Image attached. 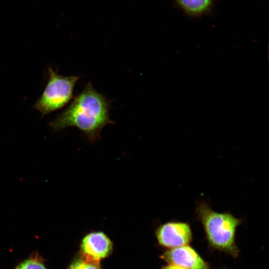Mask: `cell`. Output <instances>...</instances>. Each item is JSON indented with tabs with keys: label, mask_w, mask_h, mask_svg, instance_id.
<instances>
[{
	"label": "cell",
	"mask_w": 269,
	"mask_h": 269,
	"mask_svg": "<svg viewBox=\"0 0 269 269\" xmlns=\"http://www.w3.org/2000/svg\"><path fill=\"white\" fill-rule=\"evenodd\" d=\"M69 269H101L100 261L94 260L83 256L75 259Z\"/></svg>",
	"instance_id": "cell-9"
},
{
	"label": "cell",
	"mask_w": 269,
	"mask_h": 269,
	"mask_svg": "<svg viewBox=\"0 0 269 269\" xmlns=\"http://www.w3.org/2000/svg\"><path fill=\"white\" fill-rule=\"evenodd\" d=\"M110 101L89 82L71 104L50 123L57 131L74 127L92 141L96 140L102 129L113 124L109 117Z\"/></svg>",
	"instance_id": "cell-1"
},
{
	"label": "cell",
	"mask_w": 269,
	"mask_h": 269,
	"mask_svg": "<svg viewBox=\"0 0 269 269\" xmlns=\"http://www.w3.org/2000/svg\"><path fill=\"white\" fill-rule=\"evenodd\" d=\"M14 269H47L41 257L37 253L18 264Z\"/></svg>",
	"instance_id": "cell-8"
},
{
	"label": "cell",
	"mask_w": 269,
	"mask_h": 269,
	"mask_svg": "<svg viewBox=\"0 0 269 269\" xmlns=\"http://www.w3.org/2000/svg\"><path fill=\"white\" fill-rule=\"evenodd\" d=\"M178 4L187 12L199 14L210 7L212 0H177Z\"/></svg>",
	"instance_id": "cell-7"
},
{
	"label": "cell",
	"mask_w": 269,
	"mask_h": 269,
	"mask_svg": "<svg viewBox=\"0 0 269 269\" xmlns=\"http://www.w3.org/2000/svg\"><path fill=\"white\" fill-rule=\"evenodd\" d=\"M161 258L168 264L187 269H211L208 264L188 245L170 249Z\"/></svg>",
	"instance_id": "cell-6"
},
{
	"label": "cell",
	"mask_w": 269,
	"mask_h": 269,
	"mask_svg": "<svg viewBox=\"0 0 269 269\" xmlns=\"http://www.w3.org/2000/svg\"><path fill=\"white\" fill-rule=\"evenodd\" d=\"M47 85L34 107L44 116L65 106L72 98L74 86L79 77L64 76L49 68Z\"/></svg>",
	"instance_id": "cell-3"
},
{
	"label": "cell",
	"mask_w": 269,
	"mask_h": 269,
	"mask_svg": "<svg viewBox=\"0 0 269 269\" xmlns=\"http://www.w3.org/2000/svg\"><path fill=\"white\" fill-rule=\"evenodd\" d=\"M162 269H187L180 266L169 264L168 265L163 267Z\"/></svg>",
	"instance_id": "cell-10"
},
{
	"label": "cell",
	"mask_w": 269,
	"mask_h": 269,
	"mask_svg": "<svg viewBox=\"0 0 269 269\" xmlns=\"http://www.w3.org/2000/svg\"><path fill=\"white\" fill-rule=\"evenodd\" d=\"M113 247V242L104 232H92L82 239L80 251L82 256L100 261L112 253Z\"/></svg>",
	"instance_id": "cell-5"
},
{
	"label": "cell",
	"mask_w": 269,
	"mask_h": 269,
	"mask_svg": "<svg viewBox=\"0 0 269 269\" xmlns=\"http://www.w3.org/2000/svg\"><path fill=\"white\" fill-rule=\"evenodd\" d=\"M195 215L203 226L210 247L233 256L238 255L236 235L238 227L243 223L242 219L230 212L215 211L203 201L197 203Z\"/></svg>",
	"instance_id": "cell-2"
},
{
	"label": "cell",
	"mask_w": 269,
	"mask_h": 269,
	"mask_svg": "<svg viewBox=\"0 0 269 269\" xmlns=\"http://www.w3.org/2000/svg\"><path fill=\"white\" fill-rule=\"evenodd\" d=\"M155 236L160 246L170 249L189 245L193 238L190 224L177 220L160 224L155 230Z\"/></svg>",
	"instance_id": "cell-4"
}]
</instances>
